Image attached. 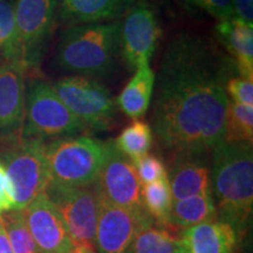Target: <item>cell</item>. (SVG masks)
I'll return each mask as SVG.
<instances>
[{
  "instance_id": "28",
  "label": "cell",
  "mask_w": 253,
  "mask_h": 253,
  "mask_svg": "<svg viewBox=\"0 0 253 253\" xmlns=\"http://www.w3.org/2000/svg\"><path fill=\"white\" fill-rule=\"evenodd\" d=\"M225 90L233 102L253 107V81L240 77H231L226 81Z\"/></svg>"
},
{
  "instance_id": "7",
  "label": "cell",
  "mask_w": 253,
  "mask_h": 253,
  "mask_svg": "<svg viewBox=\"0 0 253 253\" xmlns=\"http://www.w3.org/2000/svg\"><path fill=\"white\" fill-rule=\"evenodd\" d=\"M52 87L87 130L107 131L118 123V103L108 88L95 79L68 75Z\"/></svg>"
},
{
  "instance_id": "27",
  "label": "cell",
  "mask_w": 253,
  "mask_h": 253,
  "mask_svg": "<svg viewBox=\"0 0 253 253\" xmlns=\"http://www.w3.org/2000/svg\"><path fill=\"white\" fill-rule=\"evenodd\" d=\"M132 163H134L142 185L168 178L167 168L163 161L155 155L145 154L137 160L132 161Z\"/></svg>"
},
{
  "instance_id": "31",
  "label": "cell",
  "mask_w": 253,
  "mask_h": 253,
  "mask_svg": "<svg viewBox=\"0 0 253 253\" xmlns=\"http://www.w3.org/2000/svg\"><path fill=\"white\" fill-rule=\"evenodd\" d=\"M235 17L251 24L253 21V0H232Z\"/></svg>"
},
{
  "instance_id": "26",
  "label": "cell",
  "mask_w": 253,
  "mask_h": 253,
  "mask_svg": "<svg viewBox=\"0 0 253 253\" xmlns=\"http://www.w3.org/2000/svg\"><path fill=\"white\" fill-rule=\"evenodd\" d=\"M1 220L13 253H40L20 210L1 212Z\"/></svg>"
},
{
  "instance_id": "1",
  "label": "cell",
  "mask_w": 253,
  "mask_h": 253,
  "mask_svg": "<svg viewBox=\"0 0 253 253\" xmlns=\"http://www.w3.org/2000/svg\"><path fill=\"white\" fill-rule=\"evenodd\" d=\"M232 69L211 41L195 33L176 34L164 49L151 106L150 126L171 154H211L224 141Z\"/></svg>"
},
{
  "instance_id": "21",
  "label": "cell",
  "mask_w": 253,
  "mask_h": 253,
  "mask_svg": "<svg viewBox=\"0 0 253 253\" xmlns=\"http://www.w3.org/2000/svg\"><path fill=\"white\" fill-rule=\"evenodd\" d=\"M126 253H183L179 235L151 219L137 230Z\"/></svg>"
},
{
  "instance_id": "23",
  "label": "cell",
  "mask_w": 253,
  "mask_h": 253,
  "mask_svg": "<svg viewBox=\"0 0 253 253\" xmlns=\"http://www.w3.org/2000/svg\"><path fill=\"white\" fill-rule=\"evenodd\" d=\"M0 62L23 66L14 8L9 0H0Z\"/></svg>"
},
{
  "instance_id": "16",
  "label": "cell",
  "mask_w": 253,
  "mask_h": 253,
  "mask_svg": "<svg viewBox=\"0 0 253 253\" xmlns=\"http://www.w3.org/2000/svg\"><path fill=\"white\" fill-rule=\"evenodd\" d=\"M135 0H60L58 20L66 27L120 20Z\"/></svg>"
},
{
  "instance_id": "14",
  "label": "cell",
  "mask_w": 253,
  "mask_h": 253,
  "mask_svg": "<svg viewBox=\"0 0 253 253\" xmlns=\"http://www.w3.org/2000/svg\"><path fill=\"white\" fill-rule=\"evenodd\" d=\"M26 71L13 63L0 65V144L23 136Z\"/></svg>"
},
{
  "instance_id": "19",
  "label": "cell",
  "mask_w": 253,
  "mask_h": 253,
  "mask_svg": "<svg viewBox=\"0 0 253 253\" xmlns=\"http://www.w3.org/2000/svg\"><path fill=\"white\" fill-rule=\"evenodd\" d=\"M155 72L150 63L138 66L134 77L118 97L119 108L132 120H140L149 109L154 97Z\"/></svg>"
},
{
  "instance_id": "13",
  "label": "cell",
  "mask_w": 253,
  "mask_h": 253,
  "mask_svg": "<svg viewBox=\"0 0 253 253\" xmlns=\"http://www.w3.org/2000/svg\"><path fill=\"white\" fill-rule=\"evenodd\" d=\"M40 253H73L77 244L58 209L46 194L20 210Z\"/></svg>"
},
{
  "instance_id": "11",
  "label": "cell",
  "mask_w": 253,
  "mask_h": 253,
  "mask_svg": "<svg viewBox=\"0 0 253 253\" xmlns=\"http://www.w3.org/2000/svg\"><path fill=\"white\" fill-rule=\"evenodd\" d=\"M106 160L94 184L97 195L118 207L144 210L141 197L142 183L134 163L116 148L113 140L106 142Z\"/></svg>"
},
{
  "instance_id": "30",
  "label": "cell",
  "mask_w": 253,
  "mask_h": 253,
  "mask_svg": "<svg viewBox=\"0 0 253 253\" xmlns=\"http://www.w3.org/2000/svg\"><path fill=\"white\" fill-rule=\"evenodd\" d=\"M15 209V203L12 192L11 183L4 167L0 163V212L12 211Z\"/></svg>"
},
{
  "instance_id": "20",
  "label": "cell",
  "mask_w": 253,
  "mask_h": 253,
  "mask_svg": "<svg viewBox=\"0 0 253 253\" xmlns=\"http://www.w3.org/2000/svg\"><path fill=\"white\" fill-rule=\"evenodd\" d=\"M212 220H217L212 195H198L172 202L167 226L182 231Z\"/></svg>"
},
{
  "instance_id": "5",
  "label": "cell",
  "mask_w": 253,
  "mask_h": 253,
  "mask_svg": "<svg viewBox=\"0 0 253 253\" xmlns=\"http://www.w3.org/2000/svg\"><path fill=\"white\" fill-rule=\"evenodd\" d=\"M46 142L21 137L0 144V163L11 183L14 210H23L40 195L49 182Z\"/></svg>"
},
{
  "instance_id": "22",
  "label": "cell",
  "mask_w": 253,
  "mask_h": 253,
  "mask_svg": "<svg viewBox=\"0 0 253 253\" xmlns=\"http://www.w3.org/2000/svg\"><path fill=\"white\" fill-rule=\"evenodd\" d=\"M116 148L132 161L149 154L154 144V132L150 125L143 120H134L126 126L115 141Z\"/></svg>"
},
{
  "instance_id": "29",
  "label": "cell",
  "mask_w": 253,
  "mask_h": 253,
  "mask_svg": "<svg viewBox=\"0 0 253 253\" xmlns=\"http://www.w3.org/2000/svg\"><path fill=\"white\" fill-rule=\"evenodd\" d=\"M184 1L197 6L219 21L235 17L232 0H184Z\"/></svg>"
},
{
  "instance_id": "3",
  "label": "cell",
  "mask_w": 253,
  "mask_h": 253,
  "mask_svg": "<svg viewBox=\"0 0 253 253\" xmlns=\"http://www.w3.org/2000/svg\"><path fill=\"white\" fill-rule=\"evenodd\" d=\"M121 58V20L67 27L55 49L54 65L69 75L108 78Z\"/></svg>"
},
{
  "instance_id": "10",
  "label": "cell",
  "mask_w": 253,
  "mask_h": 253,
  "mask_svg": "<svg viewBox=\"0 0 253 253\" xmlns=\"http://www.w3.org/2000/svg\"><path fill=\"white\" fill-rule=\"evenodd\" d=\"M156 9L142 0L135 4L121 20V56L130 69L150 63L161 38Z\"/></svg>"
},
{
  "instance_id": "8",
  "label": "cell",
  "mask_w": 253,
  "mask_h": 253,
  "mask_svg": "<svg viewBox=\"0 0 253 253\" xmlns=\"http://www.w3.org/2000/svg\"><path fill=\"white\" fill-rule=\"evenodd\" d=\"M59 4L60 0H15V26L26 72L37 69L42 61L58 20Z\"/></svg>"
},
{
  "instance_id": "12",
  "label": "cell",
  "mask_w": 253,
  "mask_h": 253,
  "mask_svg": "<svg viewBox=\"0 0 253 253\" xmlns=\"http://www.w3.org/2000/svg\"><path fill=\"white\" fill-rule=\"evenodd\" d=\"M151 219L153 218L145 210L118 207L99 197L94 239L95 251L97 253H126L137 230Z\"/></svg>"
},
{
  "instance_id": "32",
  "label": "cell",
  "mask_w": 253,
  "mask_h": 253,
  "mask_svg": "<svg viewBox=\"0 0 253 253\" xmlns=\"http://www.w3.org/2000/svg\"><path fill=\"white\" fill-rule=\"evenodd\" d=\"M0 253H13L11 245H9L7 235H6L4 225L1 220V212H0Z\"/></svg>"
},
{
  "instance_id": "4",
  "label": "cell",
  "mask_w": 253,
  "mask_h": 253,
  "mask_svg": "<svg viewBox=\"0 0 253 253\" xmlns=\"http://www.w3.org/2000/svg\"><path fill=\"white\" fill-rule=\"evenodd\" d=\"M49 182L65 186L94 185L106 160L107 145L86 135L53 140L45 148Z\"/></svg>"
},
{
  "instance_id": "33",
  "label": "cell",
  "mask_w": 253,
  "mask_h": 253,
  "mask_svg": "<svg viewBox=\"0 0 253 253\" xmlns=\"http://www.w3.org/2000/svg\"><path fill=\"white\" fill-rule=\"evenodd\" d=\"M73 253H97L94 248L87 245H77Z\"/></svg>"
},
{
  "instance_id": "15",
  "label": "cell",
  "mask_w": 253,
  "mask_h": 253,
  "mask_svg": "<svg viewBox=\"0 0 253 253\" xmlns=\"http://www.w3.org/2000/svg\"><path fill=\"white\" fill-rule=\"evenodd\" d=\"M167 172L172 202L192 196L212 195L211 154L173 155Z\"/></svg>"
},
{
  "instance_id": "24",
  "label": "cell",
  "mask_w": 253,
  "mask_h": 253,
  "mask_svg": "<svg viewBox=\"0 0 253 253\" xmlns=\"http://www.w3.org/2000/svg\"><path fill=\"white\" fill-rule=\"evenodd\" d=\"M142 204L149 216L161 225L167 226L172 205V196L168 178L142 185Z\"/></svg>"
},
{
  "instance_id": "18",
  "label": "cell",
  "mask_w": 253,
  "mask_h": 253,
  "mask_svg": "<svg viewBox=\"0 0 253 253\" xmlns=\"http://www.w3.org/2000/svg\"><path fill=\"white\" fill-rule=\"evenodd\" d=\"M217 34L232 56L239 77L253 81V25L232 17L219 21Z\"/></svg>"
},
{
  "instance_id": "9",
  "label": "cell",
  "mask_w": 253,
  "mask_h": 253,
  "mask_svg": "<svg viewBox=\"0 0 253 253\" xmlns=\"http://www.w3.org/2000/svg\"><path fill=\"white\" fill-rule=\"evenodd\" d=\"M45 194L58 209L75 244L94 248L99 211L95 185L65 186L48 183Z\"/></svg>"
},
{
  "instance_id": "17",
  "label": "cell",
  "mask_w": 253,
  "mask_h": 253,
  "mask_svg": "<svg viewBox=\"0 0 253 253\" xmlns=\"http://www.w3.org/2000/svg\"><path fill=\"white\" fill-rule=\"evenodd\" d=\"M183 253H236L239 236L230 224L207 221L181 231Z\"/></svg>"
},
{
  "instance_id": "6",
  "label": "cell",
  "mask_w": 253,
  "mask_h": 253,
  "mask_svg": "<svg viewBox=\"0 0 253 253\" xmlns=\"http://www.w3.org/2000/svg\"><path fill=\"white\" fill-rule=\"evenodd\" d=\"M88 131L73 115L53 89L52 84L42 79H31L25 93L23 136L47 140L82 135Z\"/></svg>"
},
{
  "instance_id": "34",
  "label": "cell",
  "mask_w": 253,
  "mask_h": 253,
  "mask_svg": "<svg viewBox=\"0 0 253 253\" xmlns=\"http://www.w3.org/2000/svg\"><path fill=\"white\" fill-rule=\"evenodd\" d=\"M0 65H1V62H0Z\"/></svg>"
},
{
  "instance_id": "2",
  "label": "cell",
  "mask_w": 253,
  "mask_h": 253,
  "mask_svg": "<svg viewBox=\"0 0 253 253\" xmlns=\"http://www.w3.org/2000/svg\"><path fill=\"white\" fill-rule=\"evenodd\" d=\"M211 189L217 219L242 233L252 216L253 150L248 142L221 141L211 153Z\"/></svg>"
},
{
  "instance_id": "25",
  "label": "cell",
  "mask_w": 253,
  "mask_h": 253,
  "mask_svg": "<svg viewBox=\"0 0 253 253\" xmlns=\"http://www.w3.org/2000/svg\"><path fill=\"white\" fill-rule=\"evenodd\" d=\"M224 141L252 143L253 107L230 101L226 112Z\"/></svg>"
}]
</instances>
